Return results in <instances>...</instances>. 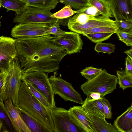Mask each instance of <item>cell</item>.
I'll return each mask as SVG.
<instances>
[{
	"label": "cell",
	"instance_id": "1",
	"mask_svg": "<svg viewBox=\"0 0 132 132\" xmlns=\"http://www.w3.org/2000/svg\"><path fill=\"white\" fill-rule=\"evenodd\" d=\"M67 55L64 47L54 43L20 62L22 73L39 71L48 73L56 71L59 69V63Z\"/></svg>",
	"mask_w": 132,
	"mask_h": 132
},
{
	"label": "cell",
	"instance_id": "2",
	"mask_svg": "<svg viewBox=\"0 0 132 132\" xmlns=\"http://www.w3.org/2000/svg\"><path fill=\"white\" fill-rule=\"evenodd\" d=\"M18 99L16 107L39 122L49 132H55L48 109L38 100L24 81H22L19 90Z\"/></svg>",
	"mask_w": 132,
	"mask_h": 132
},
{
	"label": "cell",
	"instance_id": "3",
	"mask_svg": "<svg viewBox=\"0 0 132 132\" xmlns=\"http://www.w3.org/2000/svg\"><path fill=\"white\" fill-rule=\"evenodd\" d=\"M6 68L9 75L5 87L0 93V100L4 102L10 99L13 104L18 107L19 92L22 82L21 68L18 56L10 60Z\"/></svg>",
	"mask_w": 132,
	"mask_h": 132
},
{
	"label": "cell",
	"instance_id": "4",
	"mask_svg": "<svg viewBox=\"0 0 132 132\" xmlns=\"http://www.w3.org/2000/svg\"><path fill=\"white\" fill-rule=\"evenodd\" d=\"M55 37L48 34L16 39L15 44L20 62L28 59L36 52L54 43L52 40Z\"/></svg>",
	"mask_w": 132,
	"mask_h": 132
},
{
	"label": "cell",
	"instance_id": "5",
	"mask_svg": "<svg viewBox=\"0 0 132 132\" xmlns=\"http://www.w3.org/2000/svg\"><path fill=\"white\" fill-rule=\"evenodd\" d=\"M117 83V77L108 73L104 69L95 78L82 84L80 88L86 96L92 92H97L102 98L112 93L116 88Z\"/></svg>",
	"mask_w": 132,
	"mask_h": 132
},
{
	"label": "cell",
	"instance_id": "6",
	"mask_svg": "<svg viewBox=\"0 0 132 132\" xmlns=\"http://www.w3.org/2000/svg\"><path fill=\"white\" fill-rule=\"evenodd\" d=\"M52 14L50 11L28 6L21 14L15 15L13 22L17 24L38 23L51 24L58 22L61 25L68 26V22L70 18L58 19L52 17Z\"/></svg>",
	"mask_w": 132,
	"mask_h": 132
},
{
	"label": "cell",
	"instance_id": "7",
	"mask_svg": "<svg viewBox=\"0 0 132 132\" xmlns=\"http://www.w3.org/2000/svg\"><path fill=\"white\" fill-rule=\"evenodd\" d=\"M22 81L30 82L35 86L43 94L52 108L56 107L54 93L49 81L47 73L44 72L33 71L22 73Z\"/></svg>",
	"mask_w": 132,
	"mask_h": 132
},
{
	"label": "cell",
	"instance_id": "8",
	"mask_svg": "<svg viewBox=\"0 0 132 132\" xmlns=\"http://www.w3.org/2000/svg\"><path fill=\"white\" fill-rule=\"evenodd\" d=\"M48 110L55 132H84L72 121L68 110L56 107L51 108Z\"/></svg>",
	"mask_w": 132,
	"mask_h": 132
},
{
	"label": "cell",
	"instance_id": "9",
	"mask_svg": "<svg viewBox=\"0 0 132 132\" xmlns=\"http://www.w3.org/2000/svg\"><path fill=\"white\" fill-rule=\"evenodd\" d=\"M52 89L65 101L74 102L82 105L83 103L81 95L72 87L71 84L55 75L49 78Z\"/></svg>",
	"mask_w": 132,
	"mask_h": 132
},
{
	"label": "cell",
	"instance_id": "10",
	"mask_svg": "<svg viewBox=\"0 0 132 132\" xmlns=\"http://www.w3.org/2000/svg\"><path fill=\"white\" fill-rule=\"evenodd\" d=\"M50 25L38 23L18 24L12 29L11 35L15 39L48 35L46 33V31Z\"/></svg>",
	"mask_w": 132,
	"mask_h": 132
},
{
	"label": "cell",
	"instance_id": "11",
	"mask_svg": "<svg viewBox=\"0 0 132 132\" xmlns=\"http://www.w3.org/2000/svg\"><path fill=\"white\" fill-rule=\"evenodd\" d=\"M55 44L65 49L67 54L80 52L83 43L78 33L66 32L59 37H55L52 40Z\"/></svg>",
	"mask_w": 132,
	"mask_h": 132
},
{
	"label": "cell",
	"instance_id": "12",
	"mask_svg": "<svg viewBox=\"0 0 132 132\" xmlns=\"http://www.w3.org/2000/svg\"><path fill=\"white\" fill-rule=\"evenodd\" d=\"M16 39L3 35L0 37V67L6 68L10 60L16 57L18 53Z\"/></svg>",
	"mask_w": 132,
	"mask_h": 132
},
{
	"label": "cell",
	"instance_id": "13",
	"mask_svg": "<svg viewBox=\"0 0 132 132\" xmlns=\"http://www.w3.org/2000/svg\"><path fill=\"white\" fill-rule=\"evenodd\" d=\"M110 5L115 19L132 20V11L130 0H107Z\"/></svg>",
	"mask_w": 132,
	"mask_h": 132
},
{
	"label": "cell",
	"instance_id": "14",
	"mask_svg": "<svg viewBox=\"0 0 132 132\" xmlns=\"http://www.w3.org/2000/svg\"><path fill=\"white\" fill-rule=\"evenodd\" d=\"M68 26L71 30L79 34L91 28L103 26L117 27L114 21L102 15L99 16L95 19L90 20L83 24L76 23Z\"/></svg>",
	"mask_w": 132,
	"mask_h": 132
},
{
	"label": "cell",
	"instance_id": "15",
	"mask_svg": "<svg viewBox=\"0 0 132 132\" xmlns=\"http://www.w3.org/2000/svg\"><path fill=\"white\" fill-rule=\"evenodd\" d=\"M5 106L10 115L16 132H31L22 119L18 109L9 98L4 101Z\"/></svg>",
	"mask_w": 132,
	"mask_h": 132
},
{
	"label": "cell",
	"instance_id": "16",
	"mask_svg": "<svg viewBox=\"0 0 132 132\" xmlns=\"http://www.w3.org/2000/svg\"><path fill=\"white\" fill-rule=\"evenodd\" d=\"M68 110L72 121L84 132H94L81 106H74Z\"/></svg>",
	"mask_w": 132,
	"mask_h": 132
},
{
	"label": "cell",
	"instance_id": "17",
	"mask_svg": "<svg viewBox=\"0 0 132 132\" xmlns=\"http://www.w3.org/2000/svg\"><path fill=\"white\" fill-rule=\"evenodd\" d=\"M86 115L94 132H119L114 125L106 121L105 118L95 116L86 112Z\"/></svg>",
	"mask_w": 132,
	"mask_h": 132
},
{
	"label": "cell",
	"instance_id": "18",
	"mask_svg": "<svg viewBox=\"0 0 132 132\" xmlns=\"http://www.w3.org/2000/svg\"><path fill=\"white\" fill-rule=\"evenodd\" d=\"M113 125L119 132H128L132 128V109L131 106L117 117Z\"/></svg>",
	"mask_w": 132,
	"mask_h": 132
},
{
	"label": "cell",
	"instance_id": "19",
	"mask_svg": "<svg viewBox=\"0 0 132 132\" xmlns=\"http://www.w3.org/2000/svg\"><path fill=\"white\" fill-rule=\"evenodd\" d=\"M81 106L87 113L100 118H105L101 99L93 101L86 98Z\"/></svg>",
	"mask_w": 132,
	"mask_h": 132
},
{
	"label": "cell",
	"instance_id": "20",
	"mask_svg": "<svg viewBox=\"0 0 132 132\" xmlns=\"http://www.w3.org/2000/svg\"><path fill=\"white\" fill-rule=\"evenodd\" d=\"M0 132H16L11 118L4 102L0 101Z\"/></svg>",
	"mask_w": 132,
	"mask_h": 132
},
{
	"label": "cell",
	"instance_id": "21",
	"mask_svg": "<svg viewBox=\"0 0 132 132\" xmlns=\"http://www.w3.org/2000/svg\"><path fill=\"white\" fill-rule=\"evenodd\" d=\"M24 122L31 132H49L39 122L19 108L15 106Z\"/></svg>",
	"mask_w": 132,
	"mask_h": 132
},
{
	"label": "cell",
	"instance_id": "22",
	"mask_svg": "<svg viewBox=\"0 0 132 132\" xmlns=\"http://www.w3.org/2000/svg\"><path fill=\"white\" fill-rule=\"evenodd\" d=\"M1 6L15 12L16 15L21 14L28 6L27 3L21 0H0Z\"/></svg>",
	"mask_w": 132,
	"mask_h": 132
},
{
	"label": "cell",
	"instance_id": "23",
	"mask_svg": "<svg viewBox=\"0 0 132 132\" xmlns=\"http://www.w3.org/2000/svg\"><path fill=\"white\" fill-rule=\"evenodd\" d=\"M87 4L95 7L101 15L109 18L113 17L110 5L107 0H86Z\"/></svg>",
	"mask_w": 132,
	"mask_h": 132
},
{
	"label": "cell",
	"instance_id": "24",
	"mask_svg": "<svg viewBox=\"0 0 132 132\" xmlns=\"http://www.w3.org/2000/svg\"><path fill=\"white\" fill-rule=\"evenodd\" d=\"M31 6L50 11L54 9L59 2L58 0H21Z\"/></svg>",
	"mask_w": 132,
	"mask_h": 132
},
{
	"label": "cell",
	"instance_id": "25",
	"mask_svg": "<svg viewBox=\"0 0 132 132\" xmlns=\"http://www.w3.org/2000/svg\"><path fill=\"white\" fill-rule=\"evenodd\" d=\"M117 74L118 83L119 87L123 90L128 88L132 87V76L127 74L125 71L117 70Z\"/></svg>",
	"mask_w": 132,
	"mask_h": 132
},
{
	"label": "cell",
	"instance_id": "26",
	"mask_svg": "<svg viewBox=\"0 0 132 132\" xmlns=\"http://www.w3.org/2000/svg\"><path fill=\"white\" fill-rule=\"evenodd\" d=\"M38 100L45 107L48 109L52 108L48 102L46 97L37 87L31 83L23 80Z\"/></svg>",
	"mask_w": 132,
	"mask_h": 132
},
{
	"label": "cell",
	"instance_id": "27",
	"mask_svg": "<svg viewBox=\"0 0 132 132\" xmlns=\"http://www.w3.org/2000/svg\"><path fill=\"white\" fill-rule=\"evenodd\" d=\"M97 17L89 16L84 13H76L69 19L68 26L76 23L83 24L90 20L96 18Z\"/></svg>",
	"mask_w": 132,
	"mask_h": 132
},
{
	"label": "cell",
	"instance_id": "28",
	"mask_svg": "<svg viewBox=\"0 0 132 132\" xmlns=\"http://www.w3.org/2000/svg\"><path fill=\"white\" fill-rule=\"evenodd\" d=\"M69 5H65L61 9L53 14L52 16L58 19H64L69 18L77 13V10H73Z\"/></svg>",
	"mask_w": 132,
	"mask_h": 132
},
{
	"label": "cell",
	"instance_id": "29",
	"mask_svg": "<svg viewBox=\"0 0 132 132\" xmlns=\"http://www.w3.org/2000/svg\"><path fill=\"white\" fill-rule=\"evenodd\" d=\"M115 33L113 32L97 33L83 35L94 43L101 42L106 40Z\"/></svg>",
	"mask_w": 132,
	"mask_h": 132
},
{
	"label": "cell",
	"instance_id": "30",
	"mask_svg": "<svg viewBox=\"0 0 132 132\" xmlns=\"http://www.w3.org/2000/svg\"><path fill=\"white\" fill-rule=\"evenodd\" d=\"M118 31L116 26H103L88 29L81 32L80 34L82 35L97 33L113 32L114 33Z\"/></svg>",
	"mask_w": 132,
	"mask_h": 132
},
{
	"label": "cell",
	"instance_id": "31",
	"mask_svg": "<svg viewBox=\"0 0 132 132\" xmlns=\"http://www.w3.org/2000/svg\"><path fill=\"white\" fill-rule=\"evenodd\" d=\"M102 70V69H98L89 67L86 68L80 73L82 76L88 81H90L97 77Z\"/></svg>",
	"mask_w": 132,
	"mask_h": 132
},
{
	"label": "cell",
	"instance_id": "32",
	"mask_svg": "<svg viewBox=\"0 0 132 132\" xmlns=\"http://www.w3.org/2000/svg\"><path fill=\"white\" fill-rule=\"evenodd\" d=\"M118 31L129 32L132 31V20L115 19Z\"/></svg>",
	"mask_w": 132,
	"mask_h": 132
},
{
	"label": "cell",
	"instance_id": "33",
	"mask_svg": "<svg viewBox=\"0 0 132 132\" xmlns=\"http://www.w3.org/2000/svg\"><path fill=\"white\" fill-rule=\"evenodd\" d=\"M115 49V45L112 44L101 42L97 43L94 48L95 50L98 53L102 52L108 54L113 52Z\"/></svg>",
	"mask_w": 132,
	"mask_h": 132
},
{
	"label": "cell",
	"instance_id": "34",
	"mask_svg": "<svg viewBox=\"0 0 132 132\" xmlns=\"http://www.w3.org/2000/svg\"><path fill=\"white\" fill-rule=\"evenodd\" d=\"M77 13H84L93 17H97L101 15L95 7L88 4L80 9L77 10Z\"/></svg>",
	"mask_w": 132,
	"mask_h": 132
},
{
	"label": "cell",
	"instance_id": "35",
	"mask_svg": "<svg viewBox=\"0 0 132 132\" xmlns=\"http://www.w3.org/2000/svg\"><path fill=\"white\" fill-rule=\"evenodd\" d=\"M59 2L65 5H69L74 9L79 10L85 6L86 0H58Z\"/></svg>",
	"mask_w": 132,
	"mask_h": 132
},
{
	"label": "cell",
	"instance_id": "36",
	"mask_svg": "<svg viewBox=\"0 0 132 132\" xmlns=\"http://www.w3.org/2000/svg\"><path fill=\"white\" fill-rule=\"evenodd\" d=\"M61 23L58 22L50 24L47 29L46 32L47 34L52 35L56 37H59L63 35L65 31L60 28Z\"/></svg>",
	"mask_w": 132,
	"mask_h": 132
},
{
	"label": "cell",
	"instance_id": "37",
	"mask_svg": "<svg viewBox=\"0 0 132 132\" xmlns=\"http://www.w3.org/2000/svg\"><path fill=\"white\" fill-rule=\"evenodd\" d=\"M119 40L128 46L132 47V34L130 32L118 31L116 33Z\"/></svg>",
	"mask_w": 132,
	"mask_h": 132
},
{
	"label": "cell",
	"instance_id": "38",
	"mask_svg": "<svg viewBox=\"0 0 132 132\" xmlns=\"http://www.w3.org/2000/svg\"><path fill=\"white\" fill-rule=\"evenodd\" d=\"M0 93L3 90L7 81L9 72L7 68L0 67Z\"/></svg>",
	"mask_w": 132,
	"mask_h": 132
},
{
	"label": "cell",
	"instance_id": "39",
	"mask_svg": "<svg viewBox=\"0 0 132 132\" xmlns=\"http://www.w3.org/2000/svg\"><path fill=\"white\" fill-rule=\"evenodd\" d=\"M101 99L103 106L105 118L108 119L111 118L112 116V107L110 103L104 97Z\"/></svg>",
	"mask_w": 132,
	"mask_h": 132
},
{
	"label": "cell",
	"instance_id": "40",
	"mask_svg": "<svg viewBox=\"0 0 132 132\" xmlns=\"http://www.w3.org/2000/svg\"><path fill=\"white\" fill-rule=\"evenodd\" d=\"M126 73L132 76V61L127 56L125 59V69Z\"/></svg>",
	"mask_w": 132,
	"mask_h": 132
},
{
	"label": "cell",
	"instance_id": "41",
	"mask_svg": "<svg viewBox=\"0 0 132 132\" xmlns=\"http://www.w3.org/2000/svg\"><path fill=\"white\" fill-rule=\"evenodd\" d=\"M102 98L100 94L97 92H92L87 96L86 98L88 100L93 101L98 100Z\"/></svg>",
	"mask_w": 132,
	"mask_h": 132
},
{
	"label": "cell",
	"instance_id": "42",
	"mask_svg": "<svg viewBox=\"0 0 132 132\" xmlns=\"http://www.w3.org/2000/svg\"><path fill=\"white\" fill-rule=\"evenodd\" d=\"M124 53L128 55L132 61V48L129 50L125 51Z\"/></svg>",
	"mask_w": 132,
	"mask_h": 132
},
{
	"label": "cell",
	"instance_id": "43",
	"mask_svg": "<svg viewBox=\"0 0 132 132\" xmlns=\"http://www.w3.org/2000/svg\"><path fill=\"white\" fill-rule=\"evenodd\" d=\"M131 5V9H132V0H130Z\"/></svg>",
	"mask_w": 132,
	"mask_h": 132
},
{
	"label": "cell",
	"instance_id": "44",
	"mask_svg": "<svg viewBox=\"0 0 132 132\" xmlns=\"http://www.w3.org/2000/svg\"><path fill=\"white\" fill-rule=\"evenodd\" d=\"M128 132H132V128H131L128 131Z\"/></svg>",
	"mask_w": 132,
	"mask_h": 132
},
{
	"label": "cell",
	"instance_id": "45",
	"mask_svg": "<svg viewBox=\"0 0 132 132\" xmlns=\"http://www.w3.org/2000/svg\"><path fill=\"white\" fill-rule=\"evenodd\" d=\"M130 32L132 34V31H131V32Z\"/></svg>",
	"mask_w": 132,
	"mask_h": 132
},
{
	"label": "cell",
	"instance_id": "46",
	"mask_svg": "<svg viewBox=\"0 0 132 132\" xmlns=\"http://www.w3.org/2000/svg\"><path fill=\"white\" fill-rule=\"evenodd\" d=\"M131 107L132 109V103H131Z\"/></svg>",
	"mask_w": 132,
	"mask_h": 132
},
{
	"label": "cell",
	"instance_id": "47",
	"mask_svg": "<svg viewBox=\"0 0 132 132\" xmlns=\"http://www.w3.org/2000/svg\"></svg>",
	"mask_w": 132,
	"mask_h": 132
}]
</instances>
